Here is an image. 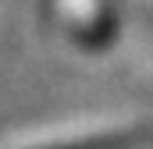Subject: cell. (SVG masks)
<instances>
[{"mask_svg": "<svg viewBox=\"0 0 153 149\" xmlns=\"http://www.w3.org/2000/svg\"><path fill=\"white\" fill-rule=\"evenodd\" d=\"M146 142L143 128H125V131H107V135H89V139H71V142H53L39 149H139Z\"/></svg>", "mask_w": 153, "mask_h": 149, "instance_id": "obj_1", "label": "cell"}]
</instances>
